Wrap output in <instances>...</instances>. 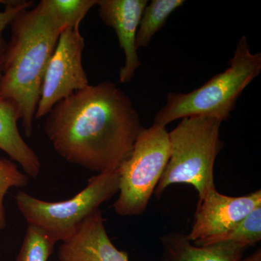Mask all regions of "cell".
<instances>
[{
  "label": "cell",
  "instance_id": "cell-1",
  "mask_svg": "<svg viewBox=\"0 0 261 261\" xmlns=\"http://www.w3.org/2000/svg\"><path fill=\"white\" fill-rule=\"evenodd\" d=\"M47 116L44 132L58 155L98 173L117 171L144 128L130 98L111 81L77 91Z\"/></svg>",
  "mask_w": 261,
  "mask_h": 261
},
{
  "label": "cell",
  "instance_id": "cell-2",
  "mask_svg": "<svg viewBox=\"0 0 261 261\" xmlns=\"http://www.w3.org/2000/svg\"><path fill=\"white\" fill-rule=\"evenodd\" d=\"M11 25L2 75L0 97L13 103L21 115L27 137H32L43 80L61 28L42 3L19 13Z\"/></svg>",
  "mask_w": 261,
  "mask_h": 261
},
{
  "label": "cell",
  "instance_id": "cell-3",
  "mask_svg": "<svg viewBox=\"0 0 261 261\" xmlns=\"http://www.w3.org/2000/svg\"><path fill=\"white\" fill-rule=\"evenodd\" d=\"M224 71L189 93H169L167 102L154 117V123L166 126L178 119L205 117L223 122L230 117L238 98L260 74L261 54L252 53L247 38L239 41Z\"/></svg>",
  "mask_w": 261,
  "mask_h": 261
},
{
  "label": "cell",
  "instance_id": "cell-4",
  "mask_svg": "<svg viewBox=\"0 0 261 261\" xmlns=\"http://www.w3.org/2000/svg\"><path fill=\"white\" fill-rule=\"evenodd\" d=\"M221 123L205 117L185 118L168 132L170 158L154 195L160 197L170 185L186 184L195 187L201 200L216 189L214 165L223 147Z\"/></svg>",
  "mask_w": 261,
  "mask_h": 261
},
{
  "label": "cell",
  "instance_id": "cell-5",
  "mask_svg": "<svg viewBox=\"0 0 261 261\" xmlns=\"http://www.w3.org/2000/svg\"><path fill=\"white\" fill-rule=\"evenodd\" d=\"M118 190L119 176L116 171L98 173L69 200L47 202L19 191L15 200L29 225L42 228L58 243L73 236L84 220L118 193Z\"/></svg>",
  "mask_w": 261,
  "mask_h": 261
},
{
  "label": "cell",
  "instance_id": "cell-6",
  "mask_svg": "<svg viewBox=\"0 0 261 261\" xmlns=\"http://www.w3.org/2000/svg\"><path fill=\"white\" fill-rule=\"evenodd\" d=\"M170 158L169 136L166 126L154 123L140 132L132 152L117 170L118 199L113 204L122 216L143 214Z\"/></svg>",
  "mask_w": 261,
  "mask_h": 261
},
{
  "label": "cell",
  "instance_id": "cell-7",
  "mask_svg": "<svg viewBox=\"0 0 261 261\" xmlns=\"http://www.w3.org/2000/svg\"><path fill=\"white\" fill-rule=\"evenodd\" d=\"M84 46L80 27L62 32L44 74L35 119L47 116L57 103L89 85L82 61Z\"/></svg>",
  "mask_w": 261,
  "mask_h": 261
},
{
  "label": "cell",
  "instance_id": "cell-8",
  "mask_svg": "<svg viewBox=\"0 0 261 261\" xmlns=\"http://www.w3.org/2000/svg\"><path fill=\"white\" fill-rule=\"evenodd\" d=\"M258 206L260 190L241 197H229L214 189L199 200L195 221L187 238L195 243L224 234Z\"/></svg>",
  "mask_w": 261,
  "mask_h": 261
},
{
  "label": "cell",
  "instance_id": "cell-9",
  "mask_svg": "<svg viewBox=\"0 0 261 261\" xmlns=\"http://www.w3.org/2000/svg\"><path fill=\"white\" fill-rule=\"evenodd\" d=\"M147 0H98L99 15L103 23L116 34L125 56L124 65L119 72V81L127 84L133 80L141 66L136 38Z\"/></svg>",
  "mask_w": 261,
  "mask_h": 261
},
{
  "label": "cell",
  "instance_id": "cell-10",
  "mask_svg": "<svg viewBox=\"0 0 261 261\" xmlns=\"http://www.w3.org/2000/svg\"><path fill=\"white\" fill-rule=\"evenodd\" d=\"M60 261H129L126 252L118 250L108 236L100 209L84 220L74 234L63 242Z\"/></svg>",
  "mask_w": 261,
  "mask_h": 261
},
{
  "label": "cell",
  "instance_id": "cell-11",
  "mask_svg": "<svg viewBox=\"0 0 261 261\" xmlns=\"http://www.w3.org/2000/svg\"><path fill=\"white\" fill-rule=\"evenodd\" d=\"M161 261H240L247 247L233 243H219L197 246L180 233L162 238Z\"/></svg>",
  "mask_w": 261,
  "mask_h": 261
},
{
  "label": "cell",
  "instance_id": "cell-12",
  "mask_svg": "<svg viewBox=\"0 0 261 261\" xmlns=\"http://www.w3.org/2000/svg\"><path fill=\"white\" fill-rule=\"evenodd\" d=\"M20 120L21 115L16 106L0 97V149L19 163L27 176L37 178L42 166L40 160L20 135Z\"/></svg>",
  "mask_w": 261,
  "mask_h": 261
},
{
  "label": "cell",
  "instance_id": "cell-13",
  "mask_svg": "<svg viewBox=\"0 0 261 261\" xmlns=\"http://www.w3.org/2000/svg\"><path fill=\"white\" fill-rule=\"evenodd\" d=\"M185 3L183 0H152L147 4L137 31V49L147 47L156 33L164 27L168 17Z\"/></svg>",
  "mask_w": 261,
  "mask_h": 261
},
{
  "label": "cell",
  "instance_id": "cell-14",
  "mask_svg": "<svg viewBox=\"0 0 261 261\" xmlns=\"http://www.w3.org/2000/svg\"><path fill=\"white\" fill-rule=\"evenodd\" d=\"M261 240V206H258L228 232L192 243L197 246H207L219 243H233L245 247Z\"/></svg>",
  "mask_w": 261,
  "mask_h": 261
},
{
  "label": "cell",
  "instance_id": "cell-15",
  "mask_svg": "<svg viewBox=\"0 0 261 261\" xmlns=\"http://www.w3.org/2000/svg\"><path fill=\"white\" fill-rule=\"evenodd\" d=\"M98 0H42L44 8L63 29L78 28Z\"/></svg>",
  "mask_w": 261,
  "mask_h": 261
},
{
  "label": "cell",
  "instance_id": "cell-16",
  "mask_svg": "<svg viewBox=\"0 0 261 261\" xmlns=\"http://www.w3.org/2000/svg\"><path fill=\"white\" fill-rule=\"evenodd\" d=\"M56 243L42 228L29 225L15 261H47Z\"/></svg>",
  "mask_w": 261,
  "mask_h": 261
},
{
  "label": "cell",
  "instance_id": "cell-17",
  "mask_svg": "<svg viewBox=\"0 0 261 261\" xmlns=\"http://www.w3.org/2000/svg\"><path fill=\"white\" fill-rule=\"evenodd\" d=\"M29 177L20 172L14 163L0 158V230L6 226L4 205L5 195L11 187H25L28 185Z\"/></svg>",
  "mask_w": 261,
  "mask_h": 261
},
{
  "label": "cell",
  "instance_id": "cell-18",
  "mask_svg": "<svg viewBox=\"0 0 261 261\" xmlns=\"http://www.w3.org/2000/svg\"><path fill=\"white\" fill-rule=\"evenodd\" d=\"M5 5V10L0 11V78L3 70V61L5 51H6L7 44L3 37V31L10 25L15 17L23 10L29 9L33 5L32 1H1Z\"/></svg>",
  "mask_w": 261,
  "mask_h": 261
},
{
  "label": "cell",
  "instance_id": "cell-19",
  "mask_svg": "<svg viewBox=\"0 0 261 261\" xmlns=\"http://www.w3.org/2000/svg\"><path fill=\"white\" fill-rule=\"evenodd\" d=\"M240 261H261V249L259 248L246 258H242Z\"/></svg>",
  "mask_w": 261,
  "mask_h": 261
}]
</instances>
